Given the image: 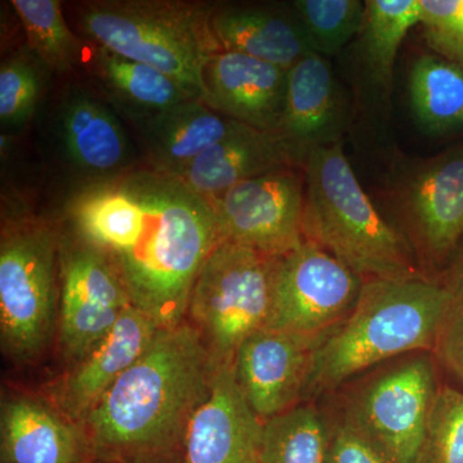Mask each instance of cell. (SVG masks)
<instances>
[{
  "label": "cell",
  "instance_id": "7c38bea8",
  "mask_svg": "<svg viewBox=\"0 0 463 463\" xmlns=\"http://www.w3.org/2000/svg\"><path fill=\"white\" fill-rule=\"evenodd\" d=\"M52 137L58 160L74 175L93 185L106 184L127 175L132 151L120 121L81 85L66 87L53 118Z\"/></svg>",
  "mask_w": 463,
  "mask_h": 463
},
{
  "label": "cell",
  "instance_id": "277c9868",
  "mask_svg": "<svg viewBox=\"0 0 463 463\" xmlns=\"http://www.w3.org/2000/svg\"><path fill=\"white\" fill-rule=\"evenodd\" d=\"M214 8L181 0H94L76 5L75 18L93 47L154 67L203 99L206 67L223 51L213 32Z\"/></svg>",
  "mask_w": 463,
  "mask_h": 463
},
{
  "label": "cell",
  "instance_id": "e0dca14e",
  "mask_svg": "<svg viewBox=\"0 0 463 463\" xmlns=\"http://www.w3.org/2000/svg\"><path fill=\"white\" fill-rule=\"evenodd\" d=\"M288 71L258 58L222 51L205 70L203 100L216 112L260 132L276 133Z\"/></svg>",
  "mask_w": 463,
  "mask_h": 463
},
{
  "label": "cell",
  "instance_id": "9c48e42d",
  "mask_svg": "<svg viewBox=\"0 0 463 463\" xmlns=\"http://www.w3.org/2000/svg\"><path fill=\"white\" fill-rule=\"evenodd\" d=\"M132 307L114 259L76 233L60 239L56 344L66 365L102 340Z\"/></svg>",
  "mask_w": 463,
  "mask_h": 463
},
{
  "label": "cell",
  "instance_id": "836d02e7",
  "mask_svg": "<svg viewBox=\"0 0 463 463\" xmlns=\"http://www.w3.org/2000/svg\"><path fill=\"white\" fill-rule=\"evenodd\" d=\"M432 354L463 383V292H455L439 327Z\"/></svg>",
  "mask_w": 463,
  "mask_h": 463
},
{
  "label": "cell",
  "instance_id": "d6986e66",
  "mask_svg": "<svg viewBox=\"0 0 463 463\" xmlns=\"http://www.w3.org/2000/svg\"><path fill=\"white\" fill-rule=\"evenodd\" d=\"M345 111L330 65L310 53L288 70V94L276 134L304 167L316 149L339 143Z\"/></svg>",
  "mask_w": 463,
  "mask_h": 463
},
{
  "label": "cell",
  "instance_id": "d6a6232c",
  "mask_svg": "<svg viewBox=\"0 0 463 463\" xmlns=\"http://www.w3.org/2000/svg\"><path fill=\"white\" fill-rule=\"evenodd\" d=\"M330 463H395L346 417L332 425Z\"/></svg>",
  "mask_w": 463,
  "mask_h": 463
},
{
  "label": "cell",
  "instance_id": "d4e9b609",
  "mask_svg": "<svg viewBox=\"0 0 463 463\" xmlns=\"http://www.w3.org/2000/svg\"><path fill=\"white\" fill-rule=\"evenodd\" d=\"M410 97L417 121L428 132L463 129L461 67L443 58H417L410 72Z\"/></svg>",
  "mask_w": 463,
  "mask_h": 463
},
{
  "label": "cell",
  "instance_id": "30bf717a",
  "mask_svg": "<svg viewBox=\"0 0 463 463\" xmlns=\"http://www.w3.org/2000/svg\"><path fill=\"white\" fill-rule=\"evenodd\" d=\"M439 389L429 353H414L371 380L345 417L395 463H419Z\"/></svg>",
  "mask_w": 463,
  "mask_h": 463
},
{
  "label": "cell",
  "instance_id": "52a82bcc",
  "mask_svg": "<svg viewBox=\"0 0 463 463\" xmlns=\"http://www.w3.org/2000/svg\"><path fill=\"white\" fill-rule=\"evenodd\" d=\"M276 260L221 241L201 268L185 321L199 332L215 367L233 365L243 341L267 326Z\"/></svg>",
  "mask_w": 463,
  "mask_h": 463
},
{
  "label": "cell",
  "instance_id": "4fadbf2b",
  "mask_svg": "<svg viewBox=\"0 0 463 463\" xmlns=\"http://www.w3.org/2000/svg\"><path fill=\"white\" fill-rule=\"evenodd\" d=\"M323 340L261 328L243 341L232 368L241 394L261 421L298 405Z\"/></svg>",
  "mask_w": 463,
  "mask_h": 463
},
{
  "label": "cell",
  "instance_id": "ba28073f",
  "mask_svg": "<svg viewBox=\"0 0 463 463\" xmlns=\"http://www.w3.org/2000/svg\"><path fill=\"white\" fill-rule=\"evenodd\" d=\"M364 279L304 241L274 265L272 307L265 328L326 339L352 312Z\"/></svg>",
  "mask_w": 463,
  "mask_h": 463
},
{
  "label": "cell",
  "instance_id": "484cf974",
  "mask_svg": "<svg viewBox=\"0 0 463 463\" xmlns=\"http://www.w3.org/2000/svg\"><path fill=\"white\" fill-rule=\"evenodd\" d=\"M332 425L312 405L263 423L260 463H330Z\"/></svg>",
  "mask_w": 463,
  "mask_h": 463
},
{
  "label": "cell",
  "instance_id": "8992f818",
  "mask_svg": "<svg viewBox=\"0 0 463 463\" xmlns=\"http://www.w3.org/2000/svg\"><path fill=\"white\" fill-rule=\"evenodd\" d=\"M60 239L43 222L3 224L0 241V340L14 364H29L56 343Z\"/></svg>",
  "mask_w": 463,
  "mask_h": 463
},
{
  "label": "cell",
  "instance_id": "d590c367",
  "mask_svg": "<svg viewBox=\"0 0 463 463\" xmlns=\"http://www.w3.org/2000/svg\"><path fill=\"white\" fill-rule=\"evenodd\" d=\"M141 463H183L182 452L176 453V455L165 457V458L154 459V461Z\"/></svg>",
  "mask_w": 463,
  "mask_h": 463
},
{
  "label": "cell",
  "instance_id": "6da1fadb",
  "mask_svg": "<svg viewBox=\"0 0 463 463\" xmlns=\"http://www.w3.org/2000/svg\"><path fill=\"white\" fill-rule=\"evenodd\" d=\"M215 368L199 332L185 319L161 327L85 419L100 462L141 463L181 453Z\"/></svg>",
  "mask_w": 463,
  "mask_h": 463
},
{
  "label": "cell",
  "instance_id": "8fae6325",
  "mask_svg": "<svg viewBox=\"0 0 463 463\" xmlns=\"http://www.w3.org/2000/svg\"><path fill=\"white\" fill-rule=\"evenodd\" d=\"M206 199L214 210L222 241L270 257H282L306 241L303 167L261 174Z\"/></svg>",
  "mask_w": 463,
  "mask_h": 463
},
{
  "label": "cell",
  "instance_id": "e575fe53",
  "mask_svg": "<svg viewBox=\"0 0 463 463\" xmlns=\"http://www.w3.org/2000/svg\"><path fill=\"white\" fill-rule=\"evenodd\" d=\"M447 286H449L455 292H463V255L457 264L452 283Z\"/></svg>",
  "mask_w": 463,
  "mask_h": 463
},
{
  "label": "cell",
  "instance_id": "ffe728a7",
  "mask_svg": "<svg viewBox=\"0 0 463 463\" xmlns=\"http://www.w3.org/2000/svg\"><path fill=\"white\" fill-rule=\"evenodd\" d=\"M212 27L223 51L248 54L286 71L315 53L292 7L215 5Z\"/></svg>",
  "mask_w": 463,
  "mask_h": 463
},
{
  "label": "cell",
  "instance_id": "44dd1931",
  "mask_svg": "<svg viewBox=\"0 0 463 463\" xmlns=\"http://www.w3.org/2000/svg\"><path fill=\"white\" fill-rule=\"evenodd\" d=\"M155 172L176 176L207 149L251 129L191 99L137 127Z\"/></svg>",
  "mask_w": 463,
  "mask_h": 463
},
{
  "label": "cell",
  "instance_id": "f546056e",
  "mask_svg": "<svg viewBox=\"0 0 463 463\" xmlns=\"http://www.w3.org/2000/svg\"><path fill=\"white\" fill-rule=\"evenodd\" d=\"M43 65L32 51L20 52L0 67V123L3 130L17 129L35 112L44 90Z\"/></svg>",
  "mask_w": 463,
  "mask_h": 463
},
{
  "label": "cell",
  "instance_id": "603a6c76",
  "mask_svg": "<svg viewBox=\"0 0 463 463\" xmlns=\"http://www.w3.org/2000/svg\"><path fill=\"white\" fill-rule=\"evenodd\" d=\"M93 47V45H91ZM85 63L106 99L136 127L161 112L191 99H200L154 67L88 48Z\"/></svg>",
  "mask_w": 463,
  "mask_h": 463
},
{
  "label": "cell",
  "instance_id": "2e32d148",
  "mask_svg": "<svg viewBox=\"0 0 463 463\" xmlns=\"http://www.w3.org/2000/svg\"><path fill=\"white\" fill-rule=\"evenodd\" d=\"M232 367L215 368L183 439V463H260L264 422L241 394Z\"/></svg>",
  "mask_w": 463,
  "mask_h": 463
},
{
  "label": "cell",
  "instance_id": "1f68e13d",
  "mask_svg": "<svg viewBox=\"0 0 463 463\" xmlns=\"http://www.w3.org/2000/svg\"><path fill=\"white\" fill-rule=\"evenodd\" d=\"M420 25L429 47L463 69V0H421Z\"/></svg>",
  "mask_w": 463,
  "mask_h": 463
},
{
  "label": "cell",
  "instance_id": "7a4b0ae2",
  "mask_svg": "<svg viewBox=\"0 0 463 463\" xmlns=\"http://www.w3.org/2000/svg\"><path fill=\"white\" fill-rule=\"evenodd\" d=\"M145 212V230L133 249L111 255L132 306L160 327L185 319L201 268L221 242L206 197L167 174L138 172L120 178Z\"/></svg>",
  "mask_w": 463,
  "mask_h": 463
},
{
  "label": "cell",
  "instance_id": "9a60e30c",
  "mask_svg": "<svg viewBox=\"0 0 463 463\" xmlns=\"http://www.w3.org/2000/svg\"><path fill=\"white\" fill-rule=\"evenodd\" d=\"M0 463H103L84 423L47 395L12 392L0 410Z\"/></svg>",
  "mask_w": 463,
  "mask_h": 463
},
{
  "label": "cell",
  "instance_id": "4316f807",
  "mask_svg": "<svg viewBox=\"0 0 463 463\" xmlns=\"http://www.w3.org/2000/svg\"><path fill=\"white\" fill-rule=\"evenodd\" d=\"M421 24V0H368L361 29L368 72L389 90L399 48L408 32Z\"/></svg>",
  "mask_w": 463,
  "mask_h": 463
},
{
  "label": "cell",
  "instance_id": "4dcf8cb0",
  "mask_svg": "<svg viewBox=\"0 0 463 463\" xmlns=\"http://www.w3.org/2000/svg\"><path fill=\"white\" fill-rule=\"evenodd\" d=\"M419 463H463V392L440 386Z\"/></svg>",
  "mask_w": 463,
  "mask_h": 463
},
{
  "label": "cell",
  "instance_id": "83f0119b",
  "mask_svg": "<svg viewBox=\"0 0 463 463\" xmlns=\"http://www.w3.org/2000/svg\"><path fill=\"white\" fill-rule=\"evenodd\" d=\"M29 51L51 71L70 74L87 60L85 43L67 25L57 0H14Z\"/></svg>",
  "mask_w": 463,
  "mask_h": 463
},
{
  "label": "cell",
  "instance_id": "5b68a950",
  "mask_svg": "<svg viewBox=\"0 0 463 463\" xmlns=\"http://www.w3.org/2000/svg\"><path fill=\"white\" fill-rule=\"evenodd\" d=\"M304 239L364 281L419 277L407 241L365 194L343 143L316 149L304 164Z\"/></svg>",
  "mask_w": 463,
  "mask_h": 463
},
{
  "label": "cell",
  "instance_id": "3957f363",
  "mask_svg": "<svg viewBox=\"0 0 463 463\" xmlns=\"http://www.w3.org/2000/svg\"><path fill=\"white\" fill-rule=\"evenodd\" d=\"M453 298L449 286L423 276L364 281L350 315L316 350L306 392L337 388L394 356L432 353Z\"/></svg>",
  "mask_w": 463,
  "mask_h": 463
},
{
  "label": "cell",
  "instance_id": "cb8c5ba5",
  "mask_svg": "<svg viewBox=\"0 0 463 463\" xmlns=\"http://www.w3.org/2000/svg\"><path fill=\"white\" fill-rule=\"evenodd\" d=\"M75 232L109 255L133 249L145 230V212L121 179L88 188L71 210Z\"/></svg>",
  "mask_w": 463,
  "mask_h": 463
},
{
  "label": "cell",
  "instance_id": "f1b7e54d",
  "mask_svg": "<svg viewBox=\"0 0 463 463\" xmlns=\"http://www.w3.org/2000/svg\"><path fill=\"white\" fill-rule=\"evenodd\" d=\"M292 9L304 27L310 47L319 56H334L364 25L361 0H297Z\"/></svg>",
  "mask_w": 463,
  "mask_h": 463
},
{
  "label": "cell",
  "instance_id": "5bb4252c",
  "mask_svg": "<svg viewBox=\"0 0 463 463\" xmlns=\"http://www.w3.org/2000/svg\"><path fill=\"white\" fill-rule=\"evenodd\" d=\"M160 328L136 307H128L102 340L66 365L48 389L47 397L61 412L84 423L116 381L146 352Z\"/></svg>",
  "mask_w": 463,
  "mask_h": 463
},
{
  "label": "cell",
  "instance_id": "7402d4cb",
  "mask_svg": "<svg viewBox=\"0 0 463 463\" xmlns=\"http://www.w3.org/2000/svg\"><path fill=\"white\" fill-rule=\"evenodd\" d=\"M303 167L276 133L249 129L207 149L174 178L203 197L282 167Z\"/></svg>",
  "mask_w": 463,
  "mask_h": 463
},
{
  "label": "cell",
  "instance_id": "ac0fdd59",
  "mask_svg": "<svg viewBox=\"0 0 463 463\" xmlns=\"http://www.w3.org/2000/svg\"><path fill=\"white\" fill-rule=\"evenodd\" d=\"M402 203L426 254L437 261L449 258L463 239V146L414 174Z\"/></svg>",
  "mask_w": 463,
  "mask_h": 463
}]
</instances>
